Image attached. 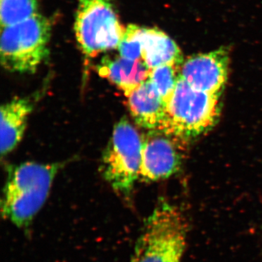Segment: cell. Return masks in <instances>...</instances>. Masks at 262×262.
<instances>
[{
  "instance_id": "52a82bcc",
  "label": "cell",
  "mask_w": 262,
  "mask_h": 262,
  "mask_svg": "<svg viewBox=\"0 0 262 262\" xmlns=\"http://www.w3.org/2000/svg\"><path fill=\"white\" fill-rule=\"evenodd\" d=\"M142 140L141 180H161L178 171L186 152V139L163 130H151Z\"/></svg>"
},
{
  "instance_id": "7a4b0ae2",
  "label": "cell",
  "mask_w": 262,
  "mask_h": 262,
  "mask_svg": "<svg viewBox=\"0 0 262 262\" xmlns=\"http://www.w3.org/2000/svg\"><path fill=\"white\" fill-rule=\"evenodd\" d=\"M187 228L178 208L161 200L146 220L130 262H182Z\"/></svg>"
},
{
  "instance_id": "7c38bea8",
  "label": "cell",
  "mask_w": 262,
  "mask_h": 262,
  "mask_svg": "<svg viewBox=\"0 0 262 262\" xmlns=\"http://www.w3.org/2000/svg\"><path fill=\"white\" fill-rule=\"evenodd\" d=\"M33 104L27 98H16L1 107V155L11 152L23 139Z\"/></svg>"
},
{
  "instance_id": "5bb4252c",
  "label": "cell",
  "mask_w": 262,
  "mask_h": 262,
  "mask_svg": "<svg viewBox=\"0 0 262 262\" xmlns=\"http://www.w3.org/2000/svg\"><path fill=\"white\" fill-rule=\"evenodd\" d=\"M180 69L178 66L163 65L150 70L149 80L166 104L177 86Z\"/></svg>"
},
{
  "instance_id": "ba28073f",
  "label": "cell",
  "mask_w": 262,
  "mask_h": 262,
  "mask_svg": "<svg viewBox=\"0 0 262 262\" xmlns=\"http://www.w3.org/2000/svg\"><path fill=\"white\" fill-rule=\"evenodd\" d=\"M229 60L227 47L193 55L183 62L180 75L196 90L221 95L228 78Z\"/></svg>"
},
{
  "instance_id": "277c9868",
  "label": "cell",
  "mask_w": 262,
  "mask_h": 262,
  "mask_svg": "<svg viewBox=\"0 0 262 262\" xmlns=\"http://www.w3.org/2000/svg\"><path fill=\"white\" fill-rule=\"evenodd\" d=\"M220 96L194 89L179 74L162 130L186 140L208 132L220 117Z\"/></svg>"
},
{
  "instance_id": "3957f363",
  "label": "cell",
  "mask_w": 262,
  "mask_h": 262,
  "mask_svg": "<svg viewBox=\"0 0 262 262\" xmlns=\"http://www.w3.org/2000/svg\"><path fill=\"white\" fill-rule=\"evenodd\" d=\"M51 33V23L39 13L2 28V66L14 73H34L49 55Z\"/></svg>"
},
{
  "instance_id": "8992f818",
  "label": "cell",
  "mask_w": 262,
  "mask_h": 262,
  "mask_svg": "<svg viewBox=\"0 0 262 262\" xmlns=\"http://www.w3.org/2000/svg\"><path fill=\"white\" fill-rule=\"evenodd\" d=\"M125 29L120 24L114 0H80L76 13L77 44L87 58L118 48Z\"/></svg>"
},
{
  "instance_id": "8fae6325",
  "label": "cell",
  "mask_w": 262,
  "mask_h": 262,
  "mask_svg": "<svg viewBox=\"0 0 262 262\" xmlns=\"http://www.w3.org/2000/svg\"><path fill=\"white\" fill-rule=\"evenodd\" d=\"M141 59L150 69L163 65L182 67V51L173 39L163 31L155 28L141 29Z\"/></svg>"
},
{
  "instance_id": "4fadbf2b",
  "label": "cell",
  "mask_w": 262,
  "mask_h": 262,
  "mask_svg": "<svg viewBox=\"0 0 262 262\" xmlns=\"http://www.w3.org/2000/svg\"><path fill=\"white\" fill-rule=\"evenodd\" d=\"M39 0H0L1 27L27 20L39 13Z\"/></svg>"
},
{
  "instance_id": "9a60e30c",
  "label": "cell",
  "mask_w": 262,
  "mask_h": 262,
  "mask_svg": "<svg viewBox=\"0 0 262 262\" xmlns=\"http://www.w3.org/2000/svg\"><path fill=\"white\" fill-rule=\"evenodd\" d=\"M141 27L134 24L127 26L118 49L120 56L130 60L141 59Z\"/></svg>"
},
{
  "instance_id": "5b68a950",
  "label": "cell",
  "mask_w": 262,
  "mask_h": 262,
  "mask_svg": "<svg viewBox=\"0 0 262 262\" xmlns=\"http://www.w3.org/2000/svg\"><path fill=\"white\" fill-rule=\"evenodd\" d=\"M143 140L123 117L113 129L102 158V173L115 192L127 198L140 177Z\"/></svg>"
},
{
  "instance_id": "6da1fadb",
  "label": "cell",
  "mask_w": 262,
  "mask_h": 262,
  "mask_svg": "<svg viewBox=\"0 0 262 262\" xmlns=\"http://www.w3.org/2000/svg\"><path fill=\"white\" fill-rule=\"evenodd\" d=\"M59 163L27 162L10 170L2 200V215L18 227H28L47 201Z\"/></svg>"
},
{
  "instance_id": "9c48e42d",
  "label": "cell",
  "mask_w": 262,
  "mask_h": 262,
  "mask_svg": "<svg viewBox=\"0 0 262 262\" xmlns=\"http://www.w3.org/2000/svg\"><path fill=\"white\" fill-rule=\"evenodd\" d=\"M127 104L138 125L148 130H162L166 122L167 104L149 79L130 93Z\"/></svg>"
},
{
  "instance_id": "30bf717a",
  "label": "cell",
  "mask_w": 262,
  "mask_h": 262,
  "mask_svg": "<svg viewBox=\"0 0 262 262\" xmlns=\"http://www.w3.org/2000/svg\"><path fill=\"white\" fill-rule=\"evenodd\" d=\"M101 77L123 91L127 96L149 77L150 69L142 60H130L117 56L106 57L98 67Z\"/></svg>"
}]
</instances>
